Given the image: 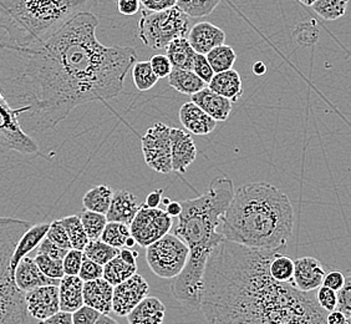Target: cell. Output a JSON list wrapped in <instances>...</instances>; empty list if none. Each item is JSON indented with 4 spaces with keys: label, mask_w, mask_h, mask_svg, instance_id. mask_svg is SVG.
<instances>
[{
    "label": "cell",
    "mask_w": 351,
    "mask_h": 324,
    "mask_svg": "<svg viewBox=\"0 0 351 324\" xmlns=\"http://www.w3.org/2000/svg\"><path fill=\"white\" fill-rule=\"evenodd\" d=\"M162 194L163 189H156L149 192L147 197H146V202L143 203L146 207L149 209H158V206L162 202Z\"/></svg>",
    "instance_id": "9f6ffc18"
},
{
    "label": "cell",
    "mask_w": 351,
    "mask_h": 324,
    "mask_svg": "<svg viewBox=\"0 0 351 324\" xmlns=\"http://www.w3.org/2000/svg\"><path fill=\"white\" fill-rule=\"evenodd\" d=\"M349 0H317L311 8L325 21H337L346 13Z\"/></svg>",
    "instance_id": "74e56055"
},
{
    "label": "cell",
    "mask_w": 351,
    "mask_h": 324,
    "mask_svg": "<svg viewBox=\"0 0 351 324\" xmlns=\"http://www.w3.org/2000/svg\"><path fill=\"white\" fill-rule=\"evenodd\" d=\"M80 221H82V227L84 231L88 236V241H95V240H100L102 231L105 229L108 220L105 215L101 213H96V212H91V211H86L84 209L82 212L79 213Z\"/></svg>",
    "instance_id": "f35d334b"
},
{
    "label": "cell",
    "mask_w": 351,
    "mask_h": 324,
    "mask_svg": "<svg viewBox=\"0 0 351 324\" xmlns=\"http://www.w3.org/2000/svg\"><path fill=\"white\" fill-rule=\"evenodd\" d=\"M95 324H120L116 319L110 317L108 314H101L99 319L95 322Z\"/></svg>",
    "instance_id": "94428289"
},
{
    "label": "cell",
    "mask_w": 351,
    "mask_h": 324,
    "mask_svg": "<svg viewBox=\"0 0 351 324\" xmlns=\"http://www.w3.org/2000/svg\"><path fill=\"white\" fill-rule=\"evenodd\" d=\"M303 5H306V7H311L317 0H299Z\"/></svg>",
    "instance_id": "6125c7cd"
},
{
    "label": "cell",
    "mask_w": 351,
    "mask_h": 324,
    "mask_svg": "<svg viewBox=\"0 0 351 324\" xmlns=\"http://www.w3.org/2000/svg\"><path fill=\"white\" fill-rule=\"evenodd\" d=\"M136 273H137V264H129L117 255L115 258H112L110 262L104 266L102 278L112 287H115L117 284L132 277Z\"/></svg>",
    "instance_id": "f546056e"
},
{
    "label": "cell",
    "mask_w": 351,
    "mask_h": 324,
    "mask_svg": "<svg viewBox=\"0 0 351 324\" xmlns=\"http://www.w3.org/2000/svg\"><path fill=\"white\" fill-rule=\"evenodd\" d=\"M276 253L227 240L212 251L199 305L207 323L326 324L315 294L271 278Z\"/></svg>",
    "instance_id": "7a4b0ae2"
},
{
    "label": "cell",
    "mask_w": 351,
    "mask_h": 324,
    "mask_svg": "<svg viewBox=\"0 0 351 324\" xmlns=\"http://www.w3.org/2000/svg\"><path fill=\"white\" fill-rule=\"evenodd\" d=\"M140 206L141 205L137 202V198L134 194L126 189H119L114 192L110 207L105 216L108 222L123 223L126 226H130L137 211L140 209Z\"/></svg>",
    "instance_id": "44dd1931"
},
{
    "label": "cell",
    "mask_w": 351,
    "mask_h": 324,
    "mask_svg": "<svg viewBox=\"0 0 351 324\" xmlns=\"http://www.w3.org/2000/svg\"><path fill=\"white\" fill-rule=\"evenodd\" d=\"M112 292L114 287L104 278L84 282L82 299L84 304L94 308L101 314H110L112 312Z\"/></svg>",
    "instance_id": "d6986e66"
},
{
    "label": "cell",
    "mask_w": 351,
    "mask_h": 324,
    "mask_svg": "<svg viewBox=\"0 0 351 324\" xmlns=\"http://www.w3.org/2000/svg\"><path fill=\"white\" fill-rule=\"evenodd\" d=\"M97 16L82 12L39 47L21 55L16 96L27 113L19 117L32 131L54 128L74 108L108 102L123 91L137 61L131 47H106L97 40Z\"/></svg>",
    "instance_id": "6da1fadb"
},
{
    "label": "cell",
    "mask_w": 351,
    "mask_h": 324,
    "mask_svg": "<svg viewBox=\"0 0 351 324\" xmlns=\"http://www.w3.org/2000/svg\"><path fill=\"white\" fill-rule=\"evenodd\" d=\"M252 71L256 76H263L267 73V65L264 64L263 61H256L252 67Z\"/></svg>",
    "instance_id": "91938a15"
},
{
    "label": "cell",
    "mask_w": 351,
    "mask_h": 324,
    "mask_svg": "<svg viewBox=\"0 0 351 324\" xmlns=\"http://www.w3.org/2000/svg\"><path fill=\"white\" fill-rule=\"evenodd\" d=\"M187 40L196 54L206 55L213 47L224 44L226 33L212 23L201 21L189 29Z\"/></svg>",
    "instance_id": "e0dca14e"
},
{
    "label": "cell",
    "mask_w": 351,
    "mask_h": 324,
    "mask_svg": "<svg viewBox=\"0 0 351 324\" xmlns=\"http://www.w3.org/2000/svg\"><path fill=\"white\" fill-rule=\"evenodd\" d=\"M315 298H317V302L320 305V308H323L326 313L335 311V308H337V292L322 286V287L317 288Z\"/></svg>",
    "instance_id": "bcb514c9"
},
{
    "label": "cell",
    "mask_w": 351,
    "mask_h": 324,
    "mask_svg": "<svg viewBox=\"0 0 351 324\" xmlns=\"http://www.w3.org/2000/svg\"><path fill=\"white\" fill-rule=\"evenodd\" d=\"M117 9L123 16H134L140 12V0H117Z\"/></svg>",
    "instance_id": "db71d44e"
},
{
    "label": "cell",
    "mask_w": 351,
    "mask_h": 324,
    "mask_svg": "<svg viewBox=\"0 0 351 324\" xmlns=\"http://www.w3.org/2000/svg\"><path fill=\"white\" fill-rule=\"evenodd\" d=\"M294 38L298 44H300L303 47H309L311 44L317 43L319 39L317 21H306V23L299 24L294 32Z\"/></svg>",
    "instance_id": "60d3db41"
},
{
    "label": "cell",
    "mask_w": 351,
    "mask_h": 324,
    "mask_svg": "<svg viewBox=\"0 0 351 324\" xmlns=\"http://www.w3.org/2000/svg\"><path fill=\"white\" fill-rule=\"evenodd\" d=\"M167 78L169 86L182 95L192 96L202 89L207 88V84H204L192 70L172 69Z\"/></svg>",
    "instance_id": "83f0119b"
},
{
    "label": "cell",
    "mask_w": 351,
    "mask_h": 324,
    "mask_svg": "<svg viewBox=\"0 0 351 324\" xmlns=\"http://www.w3.org/2000/svg\"><path fill=\"white\" fill-rule=\"evenodd\" d=\"M197 157L196 143L182 128H171V165L172 171L184 174Z\"/></svg>",
    "instance_id": "9a60e30c"
},
{
    "label": "cell",
    "mask_w": 351,
    "mask_h": 324,
    "mask_svg": "<svg viewBox=\"0 0 351 324\" xmlns=\"http://www.w3.org/2000/svg\"><path fill=\"white\" fill-rule=\"evenodd\" d=\"M27 314L36 321H45L60 311L58 286H43L24 293Z\"/></svg>",
    "instance_id": "5bb4252c"
},
{
    "label": "cell",
    "mask_w": 351,
    "mask_h": 324,
    "mask_svg": "<svg viewBox=\"0 0 351 324\" xmlns=\"http://www.w3.org/2000/svg\"><path fill=\"white\" fill-rule=\"evenodd\" d=\"M345 284V273L340 272V270H331L329 273H325L324 279H323V284L324 287H328L334 292L343 288Z\"/></svg>",
    "instance_id": "f5cc1de1"
},
{
    "label": "cell",
    "mask_w": 351,
    "mask_h": 324,
    "mask_svg": "<svg viewBox=\"0 0 351 324\" xmlns=\"http://www.w3.org/2000/svg\"><path fill=\"white\" fill-rule=\"evenodd\" d=\"M191 18L177 7L158 13L142 12L137 32L140 40L154 50L166 49L169 43L186 38L189 32Z\"/></svg>",
    "instance_id": "52a82bcc"
},
{
    "label": "cell",
    "mask_w": 351,
    "mask_h": 324,
    "mask_svg": "<svg viewBox=\"0 0 351 324\" xmlns=\"http://www.w3.org/2000/svg\"><path fill=\"white\" fill-rule=\"evenodd\" d=\"M206 264L207 259L189 256L183 270L171 284L172 296L192 311H198L201 305Z\"/></svg>",
    "instance_id": "30bf717a"
},
{
    "label": "cell",
    "mask_w": 351,
    "mask_h": 324,
    "mask_svg": "<svg viewBox=\"0 0 351 324\" xmlns=\"http://www.w3.org/2000/svg\"><path fill=\"white\" fill-rule=\"evenodd\" d=\"M34 262L38 266V268L41 270V273L47 278L60 281L64 277V270H62V261L50 258L47 255H40L36 253L34 258Z\"/></svg>",
    "instance_id": "ab89813d"
},
{
    "label": "cell",
    "mask_w": 351,
    "mask_h": 324,
    "mask_svg": "<svg viewBox=\"0 0 351 324\" xmlns=\"http://www.w3.org/2000/svg\"><path fill=\"white\" fill-rule=\"evenodd\" d=\"M293 226L294 209L288 195L271 183H253L234 191L219 227L230 242L282 253Z\"/></svg>",
    "instance_id": "3957f363"
},
{
    "label": "cell",
    "mask_w": 351,
    "mask_h": 324,
    "mask_svg": "<svg viewBox=\"0 0 351 324\" xmlns=\"http://www.w3.org/2000/svg\"><path fill=\"white\" fill-rule=\"evenodd\" d=\"M326 324H350V319L340 311H331L326 314Z\"/></svg>",
    "instance_id": "6f0895ef"
},
{
    "label": "cell",
    "mask_w": 351,
    "mask_h": 324,
    "mask_svg": "<svg viewBox=\"0 0 351 324\" xmlns=\"http://www.w3.org/2000/svg\"><path fill=\"white\" fill-rule=\"evenodd\" d=\"M196 51L189 45L187 38H178L166 47V56L173 69L192 70Z\"/></svg>",
    "instance_id": "4316f807"
},
{
    "label": "cell",
    "mask_w": 351,
    "mask_h": 324,
    "mask_svg": "<svg viewBox=\"0 0 351 324\" xmlns=\"http://www.w3.org/2000/svg\"><path fill=\"white\" fill-rule=\"evenodd\" d=\"M181 203L177 201H171L169 205H166V209L165 212L169 215V217H178L181 213Z\"/></svg>",
    "instance_id": "680465c9"
},
{
    "label": "cell",
    "mask_w": 351,
    "mask_h": 324,
    "mask_svg": "<svg viewBox=\"0 0 351 324\" xmlns=\"http://www.w3.org/2000/svg\"><path fill=\"white\" fill-rule=\"evenodd\" d=\"M45 238H47L50 242L55 243L56 246H59L61 248H64V250H71V244L69 241L66 231L64 229V226L61 224L60 220H55V221L50 223Z\"/></svg>",
    "instance_id": "7bdbcfd3"
},
{
    "label": "cell",
    "mask_w": 351,
    "mask_h": 324,
    "mask_svg": "<svg viewBox=\"0 0 351 324\" xmlns=\"http://www.w3.org/2000/svg\"><path fill=\"white\" fill-rule=\"evenodd\" d=\"M141 149L145 162L149 169L162 175L172 172L171 128L166 124L157 122L147 128L141 137Z\"/></svg>",
    "instance_id": "8fae6325"
},
{
    "label": "cell",
    "mask_w": 351,
    "mask_h": 324,
    "mask_svg": "<svg viewBox=\"0 0 351 324\" xmlns=\"http://www.w3.org/2000/svg\"><path fill=\"white\" fill-rule=\"evenodd\" d=\"M84 253L82 251L69 250L62 259V270L65 276H77L82 267Z\"/></svg>",
    "instance_id": "ee69618b"
},
{
    "label": "cell",
    "mask_w": 351,
    "mask_h": 324,
    "mask_svg": "<svg viewBox=\"0 0 351 324\" xmlns=\"http://www.w3.org/2000/svg\"><path fill=\"white\" fill-rule=\"evenodd\" d=\"M145 10L151 13H158L177 5V0H140Z\"/></svg>",
    "instance_id": "816d5d0a"
},
{
    "label": "cell",
    "mask_w": 351,
    "mask_h": 324,
    "mask_svg": "<svg viewBox=\"0 0 351 324\" xmlns=\"http://www.w3.org/2000/svg\"><path fill=\"white\" fill-rule=\"evenodd\" d=\"M119 252L120 250L108 246L106 243L102 242L101 240L88 241L86 247L82 251L84 256L95 264H100L102 267L110 262L112 258H115L119 255Z\"/></svg>",
    "instance_id": "d6a6232c"
},
{
    "label": "cell",
    "mask_w": 351,
    "mask_h": 324,
    "mask_svg": "<svg viewBox=\"0 0 351 324\" xmlns=\"http://www.w3.org/2000/svg\"><path fill=\"white\" fill-rule=\"evenodd\" d=\"M233 195V180L227 175H219L210 181L202 195L180 202L182 209L173 235L186 243L189 252L210 256L224 241L218 229Z\"/></svg>",
    "instance_id": "5b68a950"
},
{
    "label": "cell",
    "mask_w": 351,
    "mask_h": 324,
    "mask_svg": "<svg viewBox=\"0 0 351 324\" xmlns=\"http://www.w3.org/2000/svg\"><path fill=\"white\" fill-rule=\"evenodd\" d=\"M25 108H13L0 91V156L18 152L21 155H36L39 148L21 128V117Z\"/></svg>",
    "instance_id": "ba28073f"
},
{
    "label": "cell",
    "mask_w": 351,
    "mask_h": 324,
    "mask_svg": "<svg viewBox=\"0 0 351 324\" xmlns=\"http://www.w3.org/2000/svg\"><path fill=\"white\" fill-rule=\"evenodd\" d=\"M14 282L23 293L43 286H59L60 281L44 276L34 262V258L24 257L14 270Z\"/></svg>",
    "instance_id": "ac0fdd59"
},
{
    "label": "cell",
    "mask_w": 351,
    "mask_h": 324,
    "mask_svg": "<svg viewBox=\"0 0 351 324\" xmlns=\"http://www.w3.org/2000/svg\"><path fill=\"white\" fill-rule=\"evenodd\" d=\"M189 247L173 233H167L146 247V261L158 277L173 279L189 258Z\"/></svg>",
    "instance_id": "9c48e42d"
},
{
    "label": "cell",
    "mask_w": 351,
    "mask_h": 324,
    "mask_svg": "<svg viewBox=\"0 0 351 324\" xmlns=\"http://www.w3.org/2000/svg\"><path fill=\"white\" fill-rule=\"evenodd\" d=\"M172 224V217H169L165 209H149L141 205L132 222L130 223V235L137 244L147 247L169 233Z\"/></svg>",
    "instance_id": "7c38bea8"
},
{
    "label": "cell",
    "mask_w": 351,
    "mask_h": 324,
    "mask_svg": "<svg viewBox=\"0 0 351 324\" xmlns=\"http://www.w3.org/2000/svg\"><path fill=\"white\" fill-rule=\"evenodd\" d=\"M165 304L156 297H146L126 316L129 324H162Z\"/></svg>",
    "instance_id": "cb8c5ba5"
},
{
    "label": "cell",
    "mask_w": 351,
    "mask_h": 324,
    "mask_svg": "<svg viewBox=\"0 0 351 324\" xmlns=\"http://www.w3.org/2000/svg\"><path fill=\"white\" fill-rule=\"evenodd\" d=\"M192 71L204 82V84H210V81L213 78V70L210 67L208 61L206 59V55L197 54L192 65Z\"/></svg>",
    "instance_id": "7dc6e473"
},
{
    "label": "cell",
    "mask_w": 351,
    "mask_h": 324,
    "mask_svg": "<svg viewBox=\"0 0 351 324\" xmlns=\"http://www.w3.org/2000/svg\"><path fill=\"white\" fill-rule=\"evenodd\" d=\"M269 275L273 279L284 284H291L294 273V261L285 255L276 253L269 264Z\"/></svg>",
    "instance_id": "e575fe53"
},
{
    "label": "cell",
    "mask_w": 351,
    "mask_h": 324,
    "mask_svg": "<svg viewBox=\"0 0 351 324\" xmlns=\"http://www.w3.org/2000/svg\"><path fill=\"white\" fill-rule=\"evenodd\" d=\"M149 65L152 71L155 73L156 76L158 79H163V78H167L169 73L172 71V65L169 62V58L166 55L156 54L151 58L149 60Z\"/></svg>",
    "instance_id": "681fc988"
},
{
    "label": "cell",
    "mask_w": 351,
    "mask_h": 324,
    "mask_svg": "<svg viewBox=\"0 0 351 324\" xmlns=\"http://www.w3.org/2000/svg\"><path fill=\"white\" fill-rule=\"evenodd\" d=\"M191 102L210 116L215 121H226L233 110V102L204 88L191 96Z\"/></svg>",
    "instance_id": "ffe728a7"
},
{
    "label": "cell",
    "mask_w": 351,
    "mask_h": 324,
    "mask_svg": "<svg viewBox=\"0 0 351 324\" xmlns=\"http://www.w3.org/2000/svg\"><path fill=\"white\" fill-rule=\"evenodd\" d=\"M102 272H104V267L102 266L95 264V262L90 261L88 258L84 256L82 267H80L77 277L80 278L82 282H90V281H95V279L102 278Z\"/></svg>",
    "instance_id": "f6af8a7d"
},
{
    "label": "cell",
    "mask_w": 351,
    "mask_h": 324,
    "mask_svg": "<svg viewBox=\"0 0 351 324\" xmlns=\"http://www.w3.org/2000/svg\"><path fill=\"white\" fill-rule=\"evenodd\" d=\"M210 68L215 74L223 73L233 69L237 60V54L233 47L222 44L219 47H213L208 54H206Z\"/></svg>",
    "instance_id": "4dcf8cb0"
},
{
    "label": "cell",
    "mask_w": 351,
    "mask_h": 324,
    "mask_svg": "<svg viewBox=\"0 0 351 324\" xmlns=\"http://www.w3.org/2000/svg\"><path fill=\"white\" fill-rule=\"evenodd\" d=\"M36 253L47 255V256L50 257V258L62 261L65 255L68 253V250H64V248H61L59 246H56L55 243L50 242L47 238H44V240L41 241L40 244L38 246Z\"/></svg>",
    "instance_id": "f907efd6"
},
{
    "label": "cell",
    "mask_w": 351,
    "mask_h": 324,
    "mask_svg": "<svg viewBox=\"0 0 351 324\" xmlns=\"http://www.w3.org/2000/svg\"><path fill=\"white\" fill-rule=\"evenodd\" d=\"M337 311L344 313L346 317H351V276L350 270L345 275V284L341 290L337 292Z\"/></svg>",
    "instance_id": "b9f144b4"
},
{
    "label": "cell",
    "mask_w": 351,
    "mask_h": 324,
    "mask_svg": "<svg viewBox=\"0 0 351 324\" xmlns=\"http://www.w3.org/2000/svg\"><path fill=\"white\" fill-rule=\"evenodd\" d=\"M49 226L50 223H38L34 226H30V229L21 236L14 250L13 256L10 259V270L14 272L21 259L40 244L41 241L47 236Z\"/></svg>",
    "instance_id": "484cf974"
},
{
    "label": "cell",
    "mask_w": 351,
    "mask_h": 324,
    "mask_svg": "<svg viewBox=\"0 0 351 324\" xmlns=\"http://www.w3.org/2000/svg\"><path fill=\"white\" fill-rule=\"evenodd\" d=\"M60 222L66 231L71 248L73 250L84 251L88 243V238L86 233H85V231H84L79 215L62 217Z\"/></svg>",
    "instance_id": "1f68e13d"
},
{
    "label": "cell",
    "mask_w": 351,
    "mask_h": 324,
    "mask_svg": "<svg viewBox=\"0 0 351 324\" xmlns=\"http://www.w3.org/2000/svg\"><path fill=\"white\" fill-rule=\"evenodd\" d=\"M149 286L141 275L136 273L132 277L114 287L112 292V312L120 317H126L130 312L149 294Z\"/></svg>",
    "instance_id": "4fadbf2b"
},
{
    "label": "cell",
    "mask_w": 351,
    "mask_h": 324,
    "mask_svg": "<svg viewBox=\"0 0 351 324\" xmlns=\"http://www.w3.org/2000/svg\"><path fill=\"white\" fill-rule=\"evenodd\" d=\"M169 202H171L169 198H162V203H165V205H169Z\"/></svg>",
    "instance_id": "be15d7a7"
},
{
    "label": "cell",
    "mask_w": 351,
    "mask_h": 324,
    "mask_svg": "<svg viewBox=\"0 0 351 324\" xmlns=\"http://www.w3.org/2000/svg\"><path fill=\"white\" fill-rule=\"evenodd\" d=\"M97 0H0V47L24 53L39 47Z\"/></svg>",
    "instance_id": "277c9868"
},
{
    "label": "cell",
    "mask_w": 351,
    "mask_h": 324,
    "mask_svg": "<svg viewBox=\"0 0 351 324\" xmlns=\"http://www.w3.org/2000/svg\"><path fill=\"white\" fill-rule=\"evenodd\" d=\"M84 282L77 276H64L59 282V307L61 312L74 313L84 305Z\"/></svg>",
    "instance_id": "d4e9b609"
},
{
    "label": "cell",
    "mask_w": 351,
    "mask_h": 324,
    "mask_svg": "<svg viewBox=\"0 0 351 324\" xmlns=\"http://www.w3.org/2000/svg\"><path fill=\"white\" fill-rule=\"evenodd\" d=\"M114 191L108 185H97L88 189L82 198V205L86 211L106 215L112 200Z\"/></svg>",
    "instance_id": "f1b7e54d"
},
{
    "label": "cell",
    "mask_w": 351,
    "mask_h": 324,
    "mask_svg": "<svg viewBox=\"0 0 351 324\" xmlns=\"http://www.w3.org/2000/svg\"><path fill=\"white\" fill-rule=\"evenodd\" d=\"M178 116L183 128L193 135H210L217 126V121L192 102L183 104Z\"/></svg>",
    "instance_id": "7402d4cb"
},
{
    "label": "cell",
    "mask_w": 351,
    "mask_h": 324,
    "mask_svg": "<svg viewBox=\"0 0 351 324\" xmlns=\"http://www.w3.org/2000/svg\"><path fill=\"white\" fill-rule=\"evenodd\" d=\"M130 237L131 235H130L129 226L123 223L108 222L102 231L100 240L114 248L121 250L125 248Z\"/></svg>",
    "instance_id": "836d02e7"
},
{
    "label": "cell",
    "mask_w": 351,
    "mask_h": 324,
    "mask_svg": "<svg viewBox=\"0 0 351 324\" xmlns=\"http://www.w3.org/2000/svg\"><path fill=\"white\" fill-rule=\"evenodd\" d=\"M30 229V222L0 217V324H29L24 293L14 282L10 259L21 236Z\"/></svg>",
    "instance_id": "8992f818"
},
{
    "label": "cell",
    "mask_w": 351,
    "mask_h": 324,
    "mask_svg": "<svg viewBox=\"0 0 351 324\" xmlns=\"http://www.w3.org/2000/svg\"><path fill=\"white\" fill-rule=\"evenodd\" d=\"M100 316L101 313L84 304L79 310L71 313V319L73 324H95Z\"/></svg>",
    "instance_id": "c3c4849f"
},
{
    "label": "cell",
    "mask_w": 351,
    "mask_h": 324,
    "mask_svg": "<svg viewBox=\"0 0 351 324\" xmlns=\"http://www.w3.org/2000/svg\"><path fill=\"white\" fill-rule=\"evenodd\" d=\"M221 0H177L176 7L189 18H203L215 12Z\"/></svg>",
    "instance_id": "d590c367"
},
{
    "label": "cell",
    "mask_w": 351,
    "mask_h": 324,
    "mask_svg": "<svg viewBox=\"0 0 351 324\" xmlns=\"http://www.w3.org/2000/svg\"><path fill=\"white\" fill-rule=\"evenodd\" d=\"M324 267L322 262L314 257H302L294 261V273L291 284L298 290L306 293L322 287L325 277Z\"/></svg>",
    "instance_id": "2e32d148"
},
{
    "label": "cell",
    "mask_w": 351,
    "mask_h": 324,
    "mask_svg": "<svg viewBox=\"0 0 351 324\" xmlns=\"http://www.w3.org/2000/svg\"><path fill=\"white\" fill-rule=\"evenodd\" d=\"M208 89L232 102H239V99L243 96L242 78L234 69L213 75Z\"/></svg>",
    "instance_id": "603a6c76"
},
{
    "label": "cell",
    "mask_w": 351,
    "mask_h": 324,
    "mask_svg": "<svg viewBox=\"0 0 351 324\" xmlns=\"http://www.w3.org/2000/svg\"><path fill=\"white\" fill-rule=\"evenodd\" d=\"M132 80L137 90L147 91L154 88L160 79L152 71L149 61H136L132 67Z\"/></svg>",
    "instance_id": "8d00e7d4"
},
{
    "label": "cell",
    "mask_w": 351,
    "mask_h": 324,
    "mask_svg": "<svg viewBox=\"0 0 351 324\" xmlns=\"http://www.w3.org/2000/svg\"><path fill=\"white\" fill-rule=\"evenodd\" d=\"M40 324H73L71 313L59 311L54 316L47 318L45 321H41Z\"/></svg>",
    "instance_id": "11a10c76"
}]
</instances>
